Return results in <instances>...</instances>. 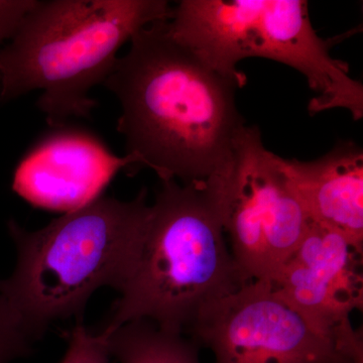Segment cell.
<instances>
[{
	"instance_id": "13",
	"label": "cell",
	"mask_w": 363,
	"mask_h": 363,
	"mask_svg": "<svg viewBox=\"0 0 363 363\" xmlns=\"http://www.w3.org/2000/svg\"><path fill=\"white\" fill-rule=\"evenodd\" d=\"M111 353L102 334L93 333L78 321L68 337V347L59 363H111Z\"/></svg>"
},
{
	"instance_id": "4",
	"label": "cell",
	"mask_w": 363,
	"mask_h": 363,
	"mask_svg": "<svg viewBox=\"0 0 363 363\" xmlns=\"http://www.w3.org/2000/svg\"><path fill=\"white\" fill-rule=\"evenodd\" d=\"M172 16L166 0L38 1L0 51V102L43 90L38 106L50 125L89 117V91L111 75L119 49Z\"/></svg>"
},
{
	"instance_id": "2",
	"label": "cell",
	"mask_w": 363,
	"mask_h": 363,
	"mask_svg": "<svg viewBox=\"0 0 363 363\" xmlns=\"http://www.w3.org/2000/svg\"><path fill=\"white\" fill-rule=\"evenodd\" d=\"M233 167L206 181L161 182L135 264L100 333L145 319L188 335L205 307L247 284L224 230Z\"/></svg>"
},
{
	"instance_id": "8",
	"label": "cell",
	"mask_w": 363,
	"mask_h": 363,
	"mask_svg": "<svg viewBox=\"0 0 363 363\" xmlns=\"http://www.w3.org/2000/svg\"><path fill=\"white\" fill-rule=\"evenodd\" d=\"M363 247L312 222L269 283L318 331L363 362L362 335L350 316L363 308Z\"/></svg>"
},
{
	"instance_id": "6",
	"label": "cell",
	"mask_w": 363,
	"mask_h": 363,
	"mask_svg": "<svg viewBox=\"0 0 363 363\" xmlns=\"http://www.w3.org/2000/svg\"><path fill=\"white\" fill-rule=\"evenodd\" d=\"M311 223L285 159L264 147L257 126L247 125L227 186L224 220L231 255L245 283L271 281Z\"/></svg>"
},
{
	"instance_id": "7",
	"label": "cell",
	"mask_w": 363,
	"mask_h": 363,
	"mask_svg": "<svg viewBox=\"0 0 363 363\" xmlns=\"http://www.w3.org/2000/svg\"><path fill=\"white\" fill-rule=\"evenodd\" d=\"M214 363H363L318 331L267 281L205 307L189 332Z\"/></svg>"
},
{
	"instance_id": "5",
	"label": "cell",
	"mask_w": 363,
	"mask_h": 363,
	"mask_svg": "<svg viewBox=\"0 0 363 363\" xmlns=\"http://www.w3.org/2000/svg\"><path fill=\"white\" fill-rule=\"evenodd\" d=\"M167 28L207 65L243 87L247 77L238 63L269 59L305 76L314 93L310 113L346 109L355 121L363 117L362 83L330 52L358 28L323 39L312 25L304 0H182L173 7Z\"/></svg>"
},
{
	"instance_id": "14",
	"label": "cell",
	"mask_w": 363,
	"mask_h": 363,
	"mask_svg": "<svg viewBox=\"0 0 363 363\" xmlns=\"http://www.w3.org/2000/svg\"><path fill=\"white\" fill-rule=\"evenodd\" d=\"M38 0H0V51L13 39Z\"/></svg>"
},
{
	"instance_id": "12",
	"label": "cell",
	"mask_w": 363,
	"mask_h": 363,
	"mask_svg": "<svg viewBox=\"0 0 363 363\" xmlns=\"http://www.w3.org/2000/svg\"><path fill=\"white\" fill-rule=\"evenodd\" d=\"M37 341L20 315L0 295V363H13L28 357Z\"/></svg>"
},
{
	"instance_id": "1",
	"label": "cell",
	"mask_w": 363,
	"mask_h": 363,
	"mask_svg": "<svg viewBox=\"0 0 363 363\" xmlns=\"http://www.w3.org/2000/svg\"><path fill=\"white\" fill-rule=\"evenodd\" d=\"M168 21L136 33L104 84L121 104L117 131L138 169L161 182L206 181L235 159L247 126L235 99L243 86L174 39Z\"/></svg>"
},
{
	"instance_id": "10",
	"label": "cell",
	"mask_w": 363,
	"mask_h": 363,
	"mask_svg": "<svg viewBox=\"0 0 363 363\" xmlns=\"http://www.w3.org/2000/svg\"><path fill=\"white\" fill-rule=\"evenodd\" d=\"M312 222L335 229L363 247V150L340 142L312 161L285 159Z\"/></svg>"
},
{
	"instance_id": "11",
	"label": "cell",
	"mask_w": 363,
	"mask_h": 363,
	"mask_svg": "<svg viewBox=\"0 0 363 363\" xmlns=\"http://www.w3.org/2000/svg\"><path fill=\"white\" fill-rule=\"evenodd\" d=\"M100 334L118 363H202L194 339L164 330L149 320H135Z\"/></svg>"
},
{
	"instance_id": "3",
	"label": "cell",
	"mask_w": 363,
	"mask_h": 363,
	"mask_svg": "<svg viewBox=\"0 0 363 363\" xmlns=\"http://www.w3.org/2000/svg\"><path fill=\"white\" fill-rule=\"evenodd\" d=\"M152 216L147 190L121 201L100 196L39 230L7 222L16 250L0 295L39 341L55 322L80 321L93 294L121 290L135 264Z\"/></svg>"
},
{
	"instance_id": "9",
	"label": "cell",
	"mask_w": 363,
	"mask_h": 363,
	"mask_svg": "<svg viewBox=\"0 0 363 363\" xmlns=\"http://www.w3.org/2000/svg\"><path fill=\"white\" fill-rule=\"evenodd\" d=\"M131 167H138L135 157L116 156L89 133L60 131L21 160L13 189L33 206L68 213L94 201L121 169Z\"/></svg>"
}]
</instances>
